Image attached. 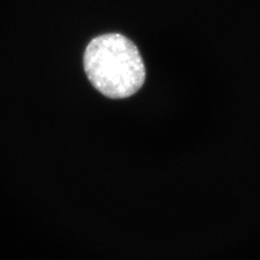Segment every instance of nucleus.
I'll return each instance as SVG.
<instances>
[{
	"label": "nucleus",
	"instance_id": "f257e3e1",
	"mask_svg": "<svg viewBox=\"0 0 260 260\" xmlns=\"http://www.w3.org/2000/svg\"><path fill=\"white\" fill-rule=\"evenodd\" d=\"M84 67L95 89L112 99L135 94L145 80V67L139 50L120 34L92 39L86 49Z\"/></svg>",
	"mask_w": 260,
	"mask_h": 260
}]
</instances>
